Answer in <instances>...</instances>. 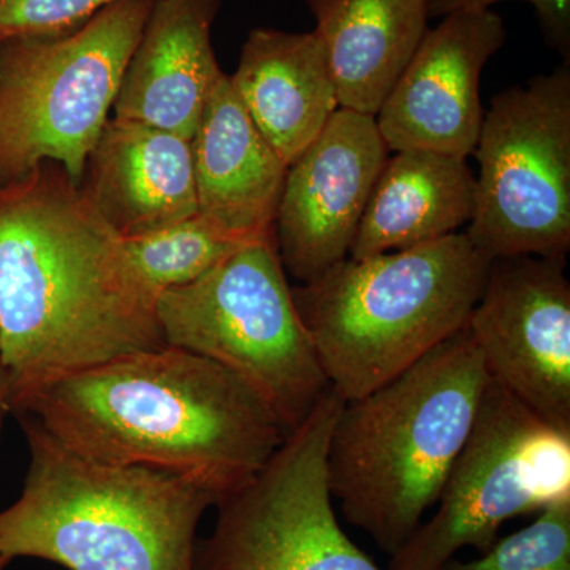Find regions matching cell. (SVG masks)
<instances>
[{
    "instance_id": "cell-2",
    "label": "cell",
    "mask_w": 570,
    "mask_h": 570,
    "mask_svg": "<svg viewBox=\"0 0 570 570\" xmlns=\"http://www.w3.org/2000/svg\"><path fill=\"white\" fill-rule=\"evenodd\" d=\"M10 414L31 417L82 459L174 472L217 502L249 483L288 436L245 381L171 346L51 379L13 397Z\"/></svg>"
},
{
    "instance_id": "cell-19",
    "label": "cell",
    "mask_w": 570,
    "mask_h": 570,
    "mask_svg": "<svg viewBox=\"0 0 570 570\" xmlns=\"http://www.w3.org/2000/svg\"><path fill=\"white\" fill-rule=\"evenodd\" d=\"M474 206L475 176L466 157L393 153L374 184L348 258L362 261L459 234L471 223Z\"/></svg>"
},
{
    "instance_id": "cell-20",
    "label": "cell",
    "mask_w": 570,
    "mask_h": 570,
    "mask_svg": "<svg viewBox=\"0 0 570 570\" xmlns=\"http://www.w3.org/2000/svg\"><path fill=\"white\" fill-rule=\"evenodd\" d=\"M122 242L135 273L156 296L167 288L194 283L246 246L198 213L160 230L122 238Z\"/></svg>"
},
{
    "instance_id": "cell-5",
    "label": "cell",
    "mask_w": 570,
    "mask_h": 570,
    "mask_svg": "<svg viewBox=\"0 0 570 570\" xmlns=\"http://www.w3.org/2000/svg\"><path fill=\"white\" fill-rule=\"evenodd\" d=\"M491 261L464 232L346 261L292 288L326 381L365 396L466 326Z\"/></svg>"
},
{
    "instance_id": "cell-25",
    "label": "cell",
    "mask_w": 570,
    "mask_h": 570,
    "mask_svg": "<svg viewBox=\"0 0 570 570\" xmlns=\"http://www.w3.org/2000/svg\"><path fill=\"white\" fill-rule=\"evenodd\" d=\"M11 561L13 560H10L9 557H3V554H0V570H6L9 568Z\"/></svg>"
},
{
    "instance_id": "cell-18",
    "label": "cell",
    "mask_w": 570,
    "mask_h": 570,
    "mask_svg": "<svg viewBox=\"0 0 570 570\" xmlns=\"http://www.w3.org/2000/svg\"><path fill=\"white\" fill-rule=\"evenodd\" d=\"M340 108L374 116L428 32L430 0H306Z\"/></svg>"
},
{
    "instance_id": "cell-16",
    "label": "cell",
    "mask_w": 570,
    "mask_h": 570,
    "mask_svg": "<svg viewBox=\"0 0 570 570\" xmlns=\"http://www.w3.org/2000/svg\"><path fill=\"white\" fill-rule=\"evenodd\" d=\"M198 214L242 243L276 242L287 165L249 118L224 75L193 140Z\"/></svg>"
},
{
    "instance_id": "cell-6",
    "label": "cell",
    "mask_w": 570,
    "mask_h": 570,
    "mask_svg": "<svg viewBox=\"0 0 570 570\" xmlns=\"http://www.w3.org/2000/svg\"><path fill=\"white\" fill-rule=\"evenodd\" d=\"M153 6L122 0L75 31L0 41V187L41 163L81 183Z\"/></svg>"
},
{
    "instance_id": "cell-23",
    "label": "cell",
    "mask_w": 570,
    "mask_h": 570,
    "mask_svg": "<svg viewBox=\"0 0 570 570\" xmlns=\"http://www.w3.org/2000/svg\"><path fill=\"white\" fill-rule=\"evenodd\" d=\"M505 0H430V18L448 17L455 11L490 10L494 3ZM538 11L540 24L553 47L569 52L570 40V0H523Z\"/></svg>"
},
{
    "instance_id": "cell-11",
    "label": "cell",
    "mask_w": 570,
    "mask_h": 570,
    "mask_svg": "<svg viewBox=\"0 0 570 570\" xmlns=\"http://www.w3.org/2000/svg\"><path fill=\"white\" fill-rule=\"evenodd\" d=\"M491 381L570 431V283L566 257L491 261L468 321Z\"/></svg>"
},
{
    "instance_id": "cell-14",
    "label": "cell",
    "mask_w": 570,
    "mask_h": 570,
    "mask_svg": "<svg viewBox=\"0 0 570 570\" xmlns=\"http://www.w3.org/2000/svg\"><path fill=\"white\" fill-rule=\"evenodd\" d=\"M223 0H154L115 100V118L193 140L224 77L212 43Z\"/></svg>"
},
{
    "instance_id": "cell-15",
    "label": "cell",
    "mask_w": 570,
    "mask_h": 570,
    "mask_svg": "<svg viewBox=\"0 0 570 570\" xmlns=\"http://www.w3.org/2000/svg\"><path fill=\"white\" fill-rule=\"evenodd\" d=\"M80 186L121 238L151 234L198 213L193 142L115 116L89 154Z\"/></svg>"
},
{
    "instance_id": "cell-1",
    "label": "cell",
    "mask_w": 570,
    "mask_h": 570,
    "mask_svg": "<svg viewBox=\"0 0 570 570\" xmlns=\"http://www.w3.org/2000/svg\"><path fill=\"white\" fill-rule=\"evenodd\" d=\"M157 296L81 186L41 163L0 187V363L10 401L63 374L167 347Z\"/></svg>"
},
{
    "instance_id": "cell-24",
    "label": "cell",
    "mask_w": 570,
    "mask_h": 570,
    "mask_svg": "<svg viewBox=\"0 0 570 570\" xmlns=\"http://www.w3.org/2000/svg\"><path fill=\"white\" fill-rule=\"evenodd\" d=\"M7 414H10V382L6 367L0 363V434Z\"/></svg>"
},
{
    "instance_id": "cell-12",
    "label": "cell",
    "mask_w": 570,
    "mask_h": 570,
    "mask_svg": "<svg viewBox=\"0 0 570 570\" xmlns=\"http://www.w3.org/2000/svg\"><path fill=\"white\" fill-rule=\"evenodd\" d=\"M389 157L374 116L333 115L285 174L275 224L285 273L307 284L346 261Z\"/></svg>"
},
{
    "instance_id": "cell-10",
    "label": "cell",
    "mask_w": 570,
    "mask_h": 570,
    "mask_svg": "<svg viewBox=\"0 0 570 570\" xmlns=\"http://www.w3.org/2000/svg\"><path fill=\"white\" fill-rule=\"evenodd\" d=\"M344 401L330 385L261 472L214 505L194 570H381L341 528L330 493L326 450Z\"/></svg>"
},
{
    "instance_id": "cell-9",
    "label": "cell",
    "mask_w": 570,
    "mask_h": 570,
    "mask_svg": "<svg viewBox=\"0 0 570 570\" xmlns=\"http://www.w3.org/2000/svg\"><path fill=\"white\" fill-rule=\"evenodd\" d=\"M474 157L475 206L464 234L490 261L566 257L570 249V69L562 63L498 94Z\"/></svg>"
},
{
    "instance_id": "cell-3",
    "label": "cell",
    "mask_w": 570,
    "mask_h": 570,
    "mask_svg": "<svg viewBox=\"0 0 570 570\" xmlns=\"http://www.w3.org/2000/svg\"><path fill=\"white\" fill-rule=\"evenodd\" d=\"M489 381L466 324L387 384L344 401L326 450L330 493L390 557L441 497Z\"/></svg>"
},
{
    "instance_id": "cell-4",
    "label": "cell",
    "mask_w": 570,
    "mask_h": 570,
    "mask_svg": "<svg viewBox=\"0 0 570 570\" xmlns=\"http://www.w3.org/2000/svg\"><path fill=\"white\" fill-rule=\"evenodd\" d=\"M17 419L29 468L21 497L0 512V554L69 570H194L212 491L174 472L82 459Z\"/></svg>"
},
{
    "instance_id": "cell-21",
    "label": "cell",
    "mask_w": 570,
    "mask_h": 570,
    "mask_svg": "<svg viewBox=\"0 0 570 570\" xmlns=\"http://www.w3.org/2000/svg\"><path fill=\"white\" fill-rule=\"evenodd\" d=\"M442 570H570V497L557 499L520 531L497 540L479 560Z\"/></svg>"
},
{
    "instance_id": "cell-22",
    "label": "cell",
    "mask_w": 570,
    "mask_h": 570,
    "mask_svg": "<svg viewBox=\"0 0 570 570\" xmlns=\"http://www.w3.org/2000/svg\"><path fill=\"white\" fill-rule=\"evenodd\" d=\"M118 2L122 0H0V41L71 32Z\"/></svg>"
},
{
    "instance_id": "cell-8",
    "label": "cell",
    "mask_w": 570,
    "mask_h": 570,
    "mask_svg": "<svg viewBox=\"0 0 570 570\" xmlns=\"http://www.w3.org/2000/svg\"><path fill=\"white\" fill-rule=\"evenodd\" d=\"M570 497V431L550 425L489 381L436 513L392 554L389 570H442L459 551L485 553L505 521Z\"/></svg>"
},
{
    "instance_id": "cell-17",
    "label": "cell",
    "mask_w": 570,
    "mask_h": 570,
    "mask_svg": "<svg viewBox=\"0 0 570 570\" xmlns=\"http://www.w3.org/2000/svg\"><path fill=\"white\" fill-rule=\"evenodd\" d=\"M228 80L287 167L340 110L332 71L314 32L253 29Z\"/></svg>"
},
{
    "instance_id": "cell-13",
    "label": "cell",
    "mask_w": 570,
    "mask_h": 570,
    "mask_svg": "<svg viewBox=\"0 0 570 570\" xmlns=\"http://www.w3.org/2000/svg\"><path fill=\"white\" fill-rule=\"evenodd\" d=\"M505 36L504 21L491 10L455 11L428 29L376 115L389 151L417 149L468 159L485 116L480 77Z\"/></svg>"
},
{
    "instance_id": "cell-7",
    "label": "cell",
    "mask_w": 570,
    "mask_h": 570,
    "mask_svg": "<svg viewBox=\"0 0 570 570\" xmlns=\"http://www.w3.org/2000/svg\"><path fill=\"white\" fill-rule=\"evenodd\" d=\"M156 316L167 346L232 371L288 434L330 387L276 242L250 243L194 283L167 288L157 296Z\"/></svg>"
}]
</instances>
